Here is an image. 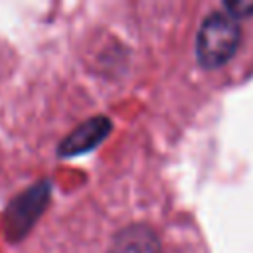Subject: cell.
<instances>
[{"mask_svg": "<svg viewBox=\"0 0 253 253\" xmlns=\"http://www.w3.org/2000/svg\"><path fill=\"white\" fill-rule=\"evenodd\" d=\"M241 42V28L235 18L223 14V12H213L210 14L196 38V57L202 67L213 69L221 67L225 61H229L237 45Z\"/></svg>", "mask_w": 253, "mask_h": 253, "instance_id": "obj_1", "label": "cell"}, {"mask_svg": "<svg viewBox=\"0 0 253 253\" xmlns=\"http://www.w3.org/2000/svg\"><path fill=\"white\" fill-rule=\"evenodd\" d=\"M113 123L107 117H93L85 123H81L75 130H71L59 144L57 154L61 158H71V156H79L85 154L93 148H97L109 134H111Z\"/></svg>", "mask_w": 253, "mask_h": 253, "instance_id": "obj_2", "label": "cell"}, {"mask_svg": "<svg viewBox=\"0 0 253 253\" xmlns=\"http://www.w3.org/2000/svg\"><path fill=\"white\" fill-rule=\"evenodd\" d=\"M111 253H160V241L148 225L134 223L115 235Z\"/></svg>", "mask_w": 253, "mask_h": 253, "instance_id": "obj_3", "label": "cell"}, {"mask_svg": "<svg viewBox=\"0 0 253 253\" xmlns=\"http://www.w3.org/2000/svg\"><path fill=\"white\" fill-rule=\"evenodd\" d=\"M223 8H225L227 16H231L235 20L253 16V0H229V2H223Z\"/></svg>", "mask_w": 253, "mask_h": 253, "instance_id": "obj_4", "label": "cell"}]
</instances>
